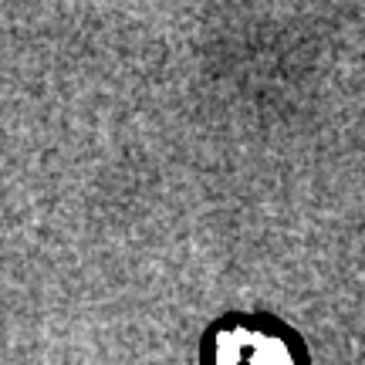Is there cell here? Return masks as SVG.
I'll return each instance as SVG.
<instances>
[{
	"instance_id": "obj_1",
	"label": "cell",
	"mask_w": 365,
	"mask_h": 365,
	"mask_svg": "<svg viewBox=\"0 0 365 365\" xmlns=\"http://www.w3.org/2000/svg\"><path fill=\"white\" fill-rule=\"evenodd\" d=\"M213 365H298L284 339L250 325H234L217 331Z\"/></svg>"
}]
</instances>
